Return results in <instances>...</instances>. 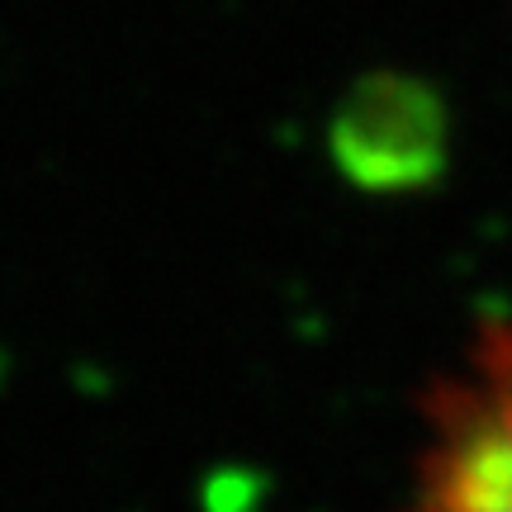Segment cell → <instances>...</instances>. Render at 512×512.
<instances>
[{
    "instance_id": "6da1fadb",
    "label": "cell",
    "mask_w": 512,
    "mask_h": 512,
    "mask_svg": "<svg viewBox=\"0 0 512 512\" xmlns=\"http://www.w3.org/2000/svg\"><path fill=\"white\" fill-rule=\"evenodd\" d=\"M403 512H512V323L479 332L456 375L437 384Z\"/></svg>"
},
{
    "instance_id": "7a4b0ae2",
    "label": "cell",
    "mask_w": 512,
    "mask_h": 512,
    "mask_svg": "<svg viewBox=\"0 0 512 512\" xmlns=\"http://www.w3.org/2000/svg\"><path fill=\"white\" fill-rule=\"evenodd\" d=\"M328 152L361 190H418L446 162V110L413 76H366L332 114Z\"/></svg>"
}]
</instances>
